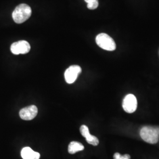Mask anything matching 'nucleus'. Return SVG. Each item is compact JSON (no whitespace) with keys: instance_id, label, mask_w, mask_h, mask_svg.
Returning <instances> with one entry per match:
<instances>
[{"instance_id":"obj_1","label":"nucleus","mask_w":159,"mask_h":159,"mask_svg":"<svg viewBox=\"0 0 159 159\" xmlns=\"http://www.w3.org/2000/svg\"><path fill=\"white\" fill-rule=\"evenodd\" d=\"M31 8L26 4H21L17 6L12 14L14 22L21 24L27 21L31 16Z\"/></svg>"},{"instance_id":"obj_2","label":"nucleus","mask_w":159,"mask_h":159,"mask_svg":"<svg viewBox=\"0 0 159 159\" xmlns=\"http://www.w3.org/2000/svg\"><path fill=\"white\" fill-rule=\"evenodd\" d=\"M140 135L143 140L150 144H156L159 140V127L145 126L140 130Z\"/></svg>"},{"instance_id":"obj_3","label":"nucleus","mask_w":159,"mask_h":159,"mask_svg":"<svg viewBox=\"0 0 159 159\" xmlns=\"http://www.w3.org/2000/svg\"><path fill=\"white\" fill-rule=\"evenodd\" d=\"M97 44L100 48L107 51H114L116 48V44L113 39L108 34L101 33L96 39Z\"/></svg>"},{"instance_id":"obj_4","label":"nucleus","mask_w":159,"mask_h":159,"mask_svg":"<svg viewBox=\"0 0 159 159\" xmlns=\"http://www.w3.org/2000/svg\"><path fill=\"white\" fill-rule=\"evenodd\" d=\"M31 46L26 41L21 40L15 42L11 46V51L15 55L25 54L30 51Z\"/></svg>"},{"instance_id":"obj_5","label":"nucleus","mask_w":159,"mask_h":159,"mask_svg":"<svg viewBox=\"0 0 159 159\" xmlns=\"http://www.w3.org/2000/svg\"><path fill=\"white\" fill-rule=\"evenodd\" d=\"M137 101L136 97L133 94H127L123 101V108L125 112L133 113L136 110Z\"/></svg>"},{"instance_id":"obj_6","label":"nucleus","mask_w":159,"mask_h":159,"mask_svg":"<svg viewBox=\"0 0 159 159\" xmlns=\"http://www.w3.org/2000/svg\"><path fill=\"white\" fill-rule=\"evenodd\" d=\"M81 72V68L79 66L73 65L68 67L65 71L64 77L66 81L68 84H72L77 79L79 75Z\"/></svg>"},{"instance_id":"obj_7","label":"nucleus","mask_w":159,"mask_h":159,"mask_svg":"<svg viewBox=\"0 0 159 159\" xmlns=\"http://www.w3.org/2000/svg\"><path fill=\"white\" fill-rule=\"evenodd\" d=\"M38 114V108L35 105H31L22 108L20 111V117L24 120L34 119Z\"/></svg>"},{"instance_id":"obj_8","label":"nucleus","mask_w":159,"mask_h":159,"mask_svg":"<svg viewBox=\"0 0 159 159\" xmlns=\"http://www.w3.org/2000/svg\"><path fill=\"white\" fill-rule=\"evenodd\" d=\"M81 135L85 137L87 142L93 146H96L99 144V140L96 137L90 134L89 129L87 125H82L80 129Z\"/></svg>"},{"instance_id":"obj_9","label":"nucleus","mask_w":159,"mask_h":159,"mask_svg":"<svg viewBox=\"0 0 159 159\" xmlns=\"http://www.w3.org/2000/svg\"><path fill=\"white\" fill-rule=\"evenodd\" d=\"M21 156L23 159H39L40 157V153L34 152L29 147L23 148L21 152Z\"/></svg>"},{"instance_id":"obj_10","label":"nucleus","mask_w":159,"mask_h":159,"mask_svg":"<svg viewBox=\"0 0 159 159\" xmlns=\"http://www.w3.org/2000/svg\"><path fill=\"white\" fill-rule=\"evenodd\" d=\"M84 149V146L78 142H71L68 145V151L70 154H73L80 151H82Z\"/></svg>"},{"instance_id":"obj_11","label":"nucleus","mask_w":159,"mask_h":159,"mask_svg":"<svg viewBox=\"0 0 159 159\" xmlns=\"http://www.w3.org/2000/svg\"><path fill=\"white\" fill-rule=\"evenodd\" d=\"M98 1L87 4V8L89 9H90V10L96 9L98 7Z\"/></svg>"},{"instance_id":"obj_12","label":"nucleus","mask_w":159,"mask_h":159,"mask_svg":"<svg viewBox=\"0 0 159 159\" xmlns=\"http://www.w3.org/2000/svg\"><path fill=\"white\" fill-rule=\"evenodd\" d=\"M119 159H130V156L129 154H125V155H121Z\"/></svg>"},{"instance_id":"obj_13","label":"nucleus","mask_w":159,"mask_h":159,"mask_svg":"<svg viewBox=\"0 0 159 159\" xmlns=\"http://www.w3.org/2000/svg\"><path fill=\"white\" fill-rule=\"evenodd\" d=\"M121 156V155L119 153H116L114 154L113 158L114 159H119Z\"/></svg>"},{"instance_id":"obj_14","label":"nucleus","mask_w":159,"mask_h":159,"mask_svg":"<svg viewBox=\"0 0 159 159\" xmlns=\"http://www.w3.org/2000/svg\"><path fill=\"white\" fill-rule=\"evenodd\" d=\"M85 2L87 3V4H89V3H91V2H94V1H98V0H84Z\"/></svg>"}]
</instances>
